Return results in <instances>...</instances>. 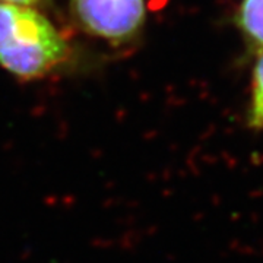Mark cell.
I'll use <instances>...</instances> for the list:
<instances>
[{
    "label": "cell",
    "mask_w": 263,
    "mask_h": 263,
    "mask_svg": "<svg viewBox=\"0 0 263 263\" xmlns=\"http://www.w3.org/2000/svg\"><path fill=\"white\" fill-rule=\"evenodd\" d=\"M69 48L53 24L31 6L0 2V66L22 79L47 75Z\"/></svg>",
    "instance_id": "cell-1"
},
{
    "label": "cell",
    "mask_w": 263,
    "mask_h": 263,
    "mask_svg": "<svg viewBox=\"0 0 263 263\" xmlns=\"http://www.w3.org/2000/svg\"><path fill=\"white\" fill-rule=\"evenodd\" d=\"M70 6L81 28L110 43L130 40L145 21L143 0H70Z\"/></svg>",
    "instance_id": "cell-2"
},
{
    "label": "cell",
    "mask_w": 263,
    "mask_h": 263,
    "mask_svg": "<svg viewBox=\"0 0 263 263\" xmlns=\"http://www.w3.org/2000/svg\"><path fill=\"white\" fill-rule=\"evenodd\" d=\"M235 25L250 44L263 48V0H243L235 13Z\"/></svg>",
    "instance_id": "cell-3"
},
{
    "label": "cell",
    "mask_w": 263,
    "mask_h": 263,
    "mask_svg": "<svg viewBox=\"0 0 263 263\" xmlns=\"http://www.w3.org/2000/svg\"><path fill=\"white\" fill-rule=\"evenodd\" d=\"M247 123L252 129L256 130L263 129V48L253 69L252 101H250Z\"/></svg>",
    "instance_id": "cell-4"
},
{
    "label": "cell",
    "mask_w": 263,
    "mask_h": 263,
    "mask_svg": "<svg viewBox=\"0 0 263 263\" xmlns=\"http://www.w3.org/2000/svg\"><path fill=\"white\" fill-rule=\"evenodd\" d=\"M0 2H6V3H13V5H21V6H32L37 5L41 0H0Z\"/></svg>",
    "instance_id": "cell-5"
}]
</instances>
